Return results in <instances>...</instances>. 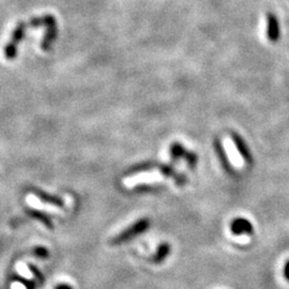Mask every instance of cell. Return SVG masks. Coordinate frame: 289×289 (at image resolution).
<instances>
[{"mask_svg": "<svg viewBox=\"0 0 289 289\" xmlns=\"http://www.w3.org/2000/svg\"><path fill=\"white\" fill-rule=\"evenodd\" d=\"M24 30H25V25L24 24H20L16 29L13 32L12 40L11 42L7 44V46L4 48V57L8 60H12L16 57V53H18V45L21 42V40L22 39V36H24Z\"/></svg>", "mask_w": 289, "mask_h": 289, "instance_id": "277c9868", "label": "cell"}, {"mask_svg": "<svg viewBox=\"0 0 289 289\" xmlns=\"http://www.w3.org/2000/svg\"><path fill=\"white\" fill-rule=\"evenodd\" d=\"M169 156L173 161L184 160L190 168H195L198 163V156L190 150H186L183 145L180 143H174L169 147Z\"/></svg>", "mask_w": 289, "mask_h": 289, "instance_id": "3957f363", "label": "cell"}, {"mask_svg": "<svg viewBox=\"0 0 289 289\" xmlns=\"http://www.w3.org/2000/svg\"><path fill=\"white\" fill-rule=\"evenodd\" d=\"M27 213L29 214L31 218L40 221V222H42L47 228H49V229L54 228L53 221L47 214H45V213H43L41 211H38V210H33V209H29V210H27Z\"/></svg>", "mask_w": 289, "mask_h": 289, "instance_id": "7c38bea8", "label": "cell"}, {"mask_svg": "<svg viewBox=\"0 0 289 289\" xmlns=\"http://www.w3.org/2000/svg\"><path fill=\"white\" fill-rule=\"evenodd\" d=\"M152 169H157V171L160 172V174L164 176V177L174 179L176 184L179 186H182L186 183V178L184 175L176 172L175 168L171 165H168V164H161L156 162H146V163L138 164V165H134L133 167L129 169L127 175H136L139 173L149 172V171H152Z\"/></svg>", "mask_w": 289, "mask_h": 289, "instance_id": "6da1fadb", "label": "cell"}, {"mask_svg": "<svg viewBox=\"0 0 289 289\" xmlns=\"http://www.w3.org/2000/svg\"><path fill=\"white\" fill-rule=\"evenodd\" d=\"M281 36L280 22L276 15L273 13L267 14V37L269 41L277 42Z\"/></svg>", "mask_w": 289, "mask_h": 289, "instance_id": "9c48e42d", "label": "cell"}, {"mask_svg": "<svg viewBox=\"0 0 289 289\" xmlns=\"http://www.w3.org/2000/svg\"><path fill=\"white\" fill-rule=\"evenodd\" d=\"M230 137H231L232 143H234V145L236 147L237 151L239 152V155L243 158V161L247 164H252L253 156H252L251 151H250V149H248V147L245 141V139H243L241 136L236 132H231Z\"/></svg>", "mask_w": 289, "mask_h": 289, "instance_id": "8992f818", "label": "cell"}, {"mask_svg": "<svg viewBox=\"0 0 289 289\" xmlns=\"http://www.w3.org/2000/svg\"><path fill=\"white\" fill-rule=\"evenodd\" d=\"M169 254H171V245H169L168 243H166V242L161 243V245H158L156 254L151 258L152 263H155L156 265L162 264L164 260L168 257Z\"/></svg>", "mask_w": 289, "mask_h": 289, "instance_id": "8fae6325", "label": "cell"}, {"mask_svg": "<svg viewBox=\"0 0 289 289\" xmlns=\"http://www.w3.org/2000/svg\"><path fill=\"white\" fill-rule=\"evenodd\" d=\"M150 227V220L148 218H143L136 221L131 226H129L124 230H122L120 234H118L114 239H111V243L112 245H123L134 238L143 235L144 232L149 229Z\"/></svg>", "mask_w": 289, "mask_h": 289, "instance_id": "7a4b0ae2", "label": "cell"}, {"mask_svg": "<svg viewBox=\"0 0 289 289\" xmlns=\"http://www.w3.org/2000/svg\"><path fill=\"white\" fill-rule=\"evenodd\" d=\"M284 276H285V279L289 282V260L286 263L285 267H284Z\"/></svg>", "mask_w": 289, "mask_h": 289, "instance_id": "5bb4252c", "label": "cell"}, {"mask_svg": "<svg viewBox=\"0 0 289 289\" xmlns=\"http://www.w3.org/2000/svg\"><path fill=\"white\" fill-rule=\"evenodd\" d=\"M32 193L39 198L40 200L43 201V202L50 203V205L56 206V207H64V205H65L64 200H62L61 198L58 196L50 195V194H48V193H45V192H43L41 190H38V189H33Z\"/></svg>", "mask_w": 289, "mask_h": 289, "instance_id": "30bf717a", "label": "cell"}, {"mask_svg": "<svg viewBox=\"0 0 289 289\" xmlns=\"http://www.w3.org/2000/svg\"><path fill=\"white\" fill-rule=\"evenodd\" d=\"M55 289H73L70 285H67V284H60V285H58L57 287H56Z\"/></svg>", "mask_w": 289, "mask_h": 289, "instance_id": "9a60e30c", "label": "cell"}, {"mask_svg": "<svg viewBox=\"0 0 289 289\" xmlns=\"http://www.w3.org/2000/svg\"><path fill=\"white\" fill-rule=\"evenodd\" d=\"M213 147H214L215 154H217L221 164H222L223 168L230 175L235 174V169L231 165V163H230L229 158L227 156V154H226L222 141H221L219 138H215L214 141H213Z\"/></svg>", "mask_w": 289, "mask_h": 289, "instance_id": "52a82bcc", "label": "cell"}, {"mask_svg": "<svg viewBox=\"0 0 289 289\" xmlns=\"http://www.w3.org/2000/svg\"><path fill=\"white\" fill-rule=\"evenodd\" d=\"M33 254L39 258H47L48 257V251L43 246H38L33 250Z\"/></svg>", "mask_w": 289, "mask_h": 289, "instance_id": "4fadbf2b", "label": "cell"}, {"mask_svg": "<svg viewBox=\"0 0 289 289\" xmlns=\"http://www.w3.org/2000/svg\"><path fill=\"white\" fill-rule=\"evenodd\" d=\"M43 24L47 25V31H46V35H45V38L42 41L41 47L44 50H48L50 45H52V43L54 42L56 35H57V29H56L55 21L52 16H46V18L43 20Z\"/></svg>", "mask_w": 289, "mask_h": 289, "instance_id": "ba28073f", "label": "cell"}, {"mask_svg": "<svg viewBox=\"0 0 289 289\" xmlns=\"http://www.w3.org/2000/svg\"><path fill=\"white\" fill-rule=\"evenodd\" d=\"M230 230L235 236H251L254 232V227L248 220L245 218H236L230 223Z\"/></svg>", "mask_w": 289, "mask_h": 289, "instance_id": "5b68a950", "label": "cell"}]
</instances>
